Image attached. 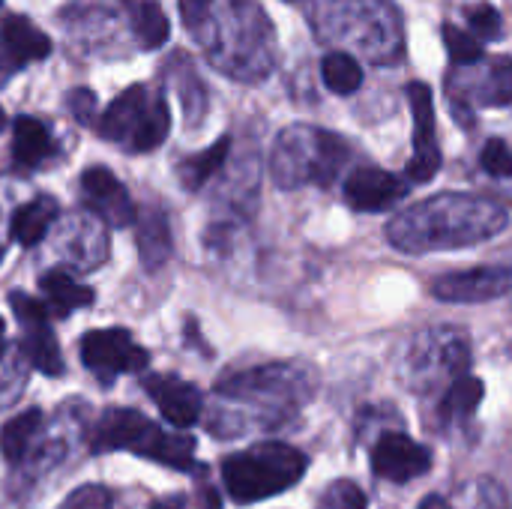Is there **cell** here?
Masks as SVG:
<instances>
[{"instance_id": "8fae6325", "label": "cell", "mask_w": 512, "mask_h": 509, "mask_svg": "<svg viewBox=\"0 0 512 509\" xmlns=\"http://www.w3.org/2000/svg\"><path fill=\"white\" fill-rule=\"evenodd\" d=\"M402 195H408V183L381 168H357L345 180V201L360 213L390 210Z\"/></svg>"}, {"instance_id": "3957f363", "label": "cell", "mask_w": 512, "mask_h": 509, "mask_svg": "<svg viewBox=\"0 0 512 509\" xmlns=\"http://www.w3.org/2000/svg\"><path fill=\"white\" fill-rule=\"evenodd\" d=\"M306 468L309 462L300 450L288 444H258L246 453L228 456L222 480L237 504H255L297 486Z\"/></svg>"}, {"instance_id": "5bb4252c", "label": "cell", "mask_w": 512, "mask_h": 509, "mask_svg": "<svg viewBox=\"0 0 512 509\" xmlns=\"http://www.w3.org/2000/svg\"><path fill=\"white\" fill-rule=\"evenodd\" d=\"M54 153L51 132L36 117H18L12 129V159L18 168H36Z\"/></svg>"}, {"instance_id": "d590c367", "label": "cell", "mask_w": 512, "mask_h": 509, "mask_svg": "<svg viewBox=\"0 0 512 509\" xmlns=\"http://www.w3.org/2000/svg\"><path fill=\"white\" fill-rule=\"evenodd\" d=\"M183 3H189V0H183ZM192 3H195L198 9H204V6H207V0H192Z\"/></svg>"}, {"instance_id": "603a6c76", "label": "cell", "mask_w": 512, "mask_h": 509, "mask_svg": "<svg viewBox=\"0 0 512 509\" xmlns=\"http://www.w3.org/2000/svg\"><path fill=\"white\" fill-rule=\"evenodd\" d=\"M480 105H510L512 102V57H495L474 87Z\"/></svg>"}, {"instance_id": "d6a6232c", "label": "cell", "mask_w": 512, "mask_h": 509, "mask_svg": "<svg viewBox=\"0 0 512 509\" xmlns=\"http://www.w3.org/2000/svg\"><path fill=\"white\" fill-rule=\"evenodd\" d=\"M420 509H450V507H447V501H444V498L432 495V498H426V501L420 504Z\"/></svg>"}, {"instance_id": "8d00e7d4", "label": "cell", "mask_w": 512, "mask_h": 509, "mask_svg": "<svg viewBox=\"0 0 512 509\" xmlns=\"http://www.w3.org/2000/svg\"><path fill=\"white\" fill-rule=\"evenodd\" d=\"M3 123H6V114H3V108H0V129H3Z\"/></svg>"}, {"instance_id": "d6986e66", "label": "cell", "mask_w": 512, "mask_h": 509, "mask_svg": "<svg viewBox=\"0 0 512 509\" xmlns=\"http://www.w3.org/2000/svg\"><path fill=\"white\" fill-rule=\"evenodd\" d=\"M42 426V411L39 408H30V411H21L18 417H12L3 429H0V453L9 465H18L33 441V435L39 432Z\"/></svg>"}, {"instance_id": "277c9868", "label": "cell", "mask_w": 512, "mask_h": 509, "mask_svg": "<svg viewBox=\"0 0 512 509\" xmlns=\"http://www.w3.org/2000/svg\"><path fill=\"white\" fill-rule=\"evenodd\" d=\"M348 159V144L321 129H288L279 138L276 156H273V174L279 186H303V183H321L327 186L339 168Z\"/></svg>"}, {"instance_id": "5b68a950", "label": "cell", "mask_w": 512, "mask_h": 509, "mask_svg": "<svg viewBox=\"0 0 512 509\" xmlns=\"http://www.w3.org/2000/svg\"><path fill=\"white\" fill-rule=\"evenodd\" d=\"M81 360L99 378L141 372L150 363V354L135 345L129 330H93L81 339Z\"/></svg>"}, {"instance_id": "f546056e", "label": "cell", "mask_w": 512, "mask_h": 509, "mask_svg": "<svg viewBox=\"0 0 512 509\" xmlns=\"http://www.w3.org/2000/svg\"><path fill=\"white\" fill-rule=\"evenodd\" d=\"M9 306H12V312L18 315L21 324H27V327H48L51 309H48L45 303H39V300H33V297L15 291V294H9Z\"/></svg>"}, {"instance_id": "e0dca14e", "label": "cell", "mask_w": 512, "mask_h": 509, "mask_svg": "<svg viewBox=\"0 0 512 509\" xmlns=\"http://www.w3.org/2000/svg\"><path fill=\"white\" fill-rule=\"evenodd\" d=\"M126 6H129V21H132V30L138 36L141 48H147V51L162 48L171 33L165 9L156 0H129Z\"/></svg>"}, {"instance_id": "d4e9b609", "label": "cell", "mask_w": 512, "mask_h": 509, "mask_svg": "<svg viewBox=\"0 0 512 509\" xmlns=\"http://www.w3.org/2000/svg\"><path fill=\"white\" fill-rule=\"evenodd\" d=\"M168 132H171V111H168L165 99H153L150 108H147V117H144V123H141V129H138V135H135V141H132L129 150H135V153L156 150L168 138Z\"/></svg>"}, {"instance_id": "f1b7e54d", "label": "cell", "mask_w": 512, "mask_h": 509, "mask_svg": "<svg viewBox=\"0 0 512 509\" xmlns=\"http://www.w3.org/2000/svg\"><path fill=\"white\" fill-rule=\"evenodd\" d=\"M321 509H366V495H363L354 483L339 480V483H333V486L324 492Z\"/></svg>"}, {"instance_id": "83f0119b", "label": "cell", "mask_w": 512, "mask_h": 509, "mask_svg": "<svg viewBox=\"0 0 512 509\" xmlns=\"http://www.w3.org/2000/svg\"><path fill=\"white\" fill-rule=\"evenodd\" d=\"M480 165H483V171L486 174H492V177H512V150L507 147V141H501V138H492L486 147H483V153H480Z\"/></svg>"}, {"instance_id": "7402d4cb", "label": "cell", "mask_w": 512, "mask_h": 509, "mask_svg": "<svg viewBox=\"0 0 512 509\" xmlns=\"http://www.w3.org/2000/svg\"><path fill=\"white\" fill-rule=\"evenodd\" d=\"M228 147H231V138H219V141L210 144L204 153H195V156L183 159L180 168H177L180 183H183L186 189H201V186L222 168V162H225V156H228Z\"/></svg>"}, {"instance_id": "7c38bea8", "label": "cell", "mask_w": 512, "mask_h": 509, "mask_svg": "<svg viewBox=\"0 0 512 509\" xmlns=\"http://www.w3.org/2000/svg\"><path fill=\"white\" fill-rule=\"evenodd\" d=\"M150 93L144 84H132L129 90H123L111 105L108 111L102 114L99 120V135L105 141H117V144H129L135 141L144 117H147V108H150Z\"/></svg>"}, {"instance_id": "1f68e13d", "label": "cell", "mask_w": 512, "mask_h": 509, "mask_svg": "<svg viewBox=\"0 0 512 509\" xmlns=\"http://www.w3.org/2000/svg\"><path fill=\"white\" fill-rule=\"evenodd\" d=\"M69 108L75 111V117L81 123H93V111H96V96L90 90H75L69 96Z\"/></svg>"}, {"instance_id": "6da1fadb", "label": "cell", "mask_w": 512, "mask_h": 509, "mask_svg": "<svg viewBox=\"0 0 512 509\" xmlns=\"http://www.w3.org/2000/svg\"><path fill=\"white\" fill-rule=\"evenodd\" d=\"M507 222V210L498 201L444 192L399 213L387 225V237L402 252L429 255L492 240L507 228Z\"/></svg>"}, {"instance_id": "74e56055", "label": "cell", "mask_w": 512, "mask_h": 509, "mask_svg": "<svg viewBox=\"0 0 512 509\" xmlns=\"http://www.w3.org/2000/svg\"><path fill=\"white\" fill-rule=\"evenodd\" d=\"M0 6H3V0H0Z\"/></svg>"}, {"instance_id": "9a60e30c", "label": "cell", "mask_w": 512, "mask_h": 509, "mask_svg": "<svg viewBox=\"0 0 512 509\" xmlns=\"http://www.w3.org/2000/svg\"><path fill=\"white\" fill-rule=\"evenodd\" d=\"M57 219V201L48 195H39L27 204H21L12 216V240L21 246H36L45 231L51 228V222Z\"/></svg>"}, {"instance_id": "44dd1931", "label": "cell", "mask_w": 512, "mask_h": 509, "mask_svg": "<svg viewBox=\"0 0 512 509\" xmlns=\"http://www.w3.org/2000/svg\"><path fill=\"white\" fill-rule=\"evenodd\" d=\"M138 243H141V261L147 270H159L168 255H171V231L162 213H147L138 228Z\"/></svg>"}, {"instance_id": "52a82bcc", "label": "cell", "mask_w": 512, "mask_h": 509, "mask_svg": "<svg viewBox=\"0 0 512 509\" xmlns=\"http://www.w3.org/2000/svg\"><path fill=\"white\" fill-rule=\"evenodd\" d=\"M435 297L444 303H489L512 294V267H477L450 273L435 282Z\"/></svg>"}, {"instance_id": "7a4b0ae2", "label": "cell", "mask_w": 512, "mask_h": 509, "mask_svg": "<svg viewBox=\"0 0 512 509\" xmlns=\"http://www.w3.org/2000/svg\"><path fill=\"white\" fill-rule=\"evenodd\" d=\"M90 450L93 453L129 450L135 456L153 459L174 471H192L195 465V438L165 435L153 420H147L132 408H108L96 423Z\"/></svg>"}, {"instance_id": "ba28073f", "label": "cell", "mask_w": 512, "mask_h": 509, "mask_svg": "<svg viewBox=\"0 0 512 509\" xmlns=\"http://www.w3.org/2000/svg\"><path fill=\"white\" fill-rule=\"evenodd\" d=\"M432 468V453L408 435H384L372 450V471L390 483H411Z\"/></svg>"}, {"instance_id": "484cf974", "label": "cell", "mask_w": 512, "mask_h": 509, "mask_svg": "<svg viewBox=\"0 0 512 509\" xmlns=\"http://www.w3.org/2000/svg\"><path fill=\"white\" fill-rule=\"evenodd\" d=\"M444 42H447V54L456 66H474L486 57L480 39H474V33H468L456 24H444Z\"/></svg>"}, {"instance_id": "4316f807", "label": "cell", "mask_w": 512, "mask_h": 509, "mask_svg": "<svg viewBox=\"0 0 512 509\" xmlns=\"http://www.w3.org/2000/svg\"><path fill=\"white\" fill-rule=\"evenodd\" d=\"M468 24L474 30V39H495L501 33V12L492 3H474L468 6Z\"/></svg>"}, {"instance_id": "8992f818", "label": "cell", "mask_w": 512, "mask_h": 509, "mask_svg": "<svg viewBox=\"0 0 512 509\" xmlns=\"http://www.w3.org/2000/svg\"><path fill=\"white\" fill-rule=\"evenodd\" d=\"M408 102L414 111V156L408 162V177L414 183H426L441 168V147L435 135V102L432 90L420 81L408 84Z\"/></svg>"}, {"instance_id": "cb8c5ba5", "label": "cell", "mask_w": 512, "mask_h": 509, "mask_svg": "<svg viewBox=\"0 0 512 509\" xmlns=\"http://www.w3.org/2000/svg\"><path fill=\"white\" fill-rule=\"evenodd\" d=\"M321 78H324V84H327L333 93L348 96V93H357V90H360V84H363V69H360V63H357L351 54L333 51V54H327L324 63H321Z\"/></svg>"}, {"instance_id": "e575fe53", "label": "cell", "mask_w": 512, "mask_h": 509, "mask_svg": "<svg viewBox=\"0 0 512 509\" xmlns=\"http://www.w3.org/2000/svg\"><path fill=\"white\" fill-rule=\"evenodd\" d=\"M3 333H6V327H3V321H0V354H3V345H6V342H3Z\"/></svg>"}, {"instance_id": "4fadbf2b", "label": "cell", "mask_w": 512, "mask_h": 509, "mask_svg": "<svg viewBox=\"0 0 512 509\" xmlns=\"http://www.w3.org/2000/svg\"><path fill=\"white\" fill-rule=\"evenodd\" d=\"M3 45L15 63H33L51 54V39L24 15H9L3 21Z\"/></svg>"}, {"instance_id": "ffe728a7", "label": "cell", "mask_w": 512, "mask_h": 509, "mask_svg": "<svg viewBox=\"0 0 512 509\" xmlns=\"http://www.w3.org/2000/svg\"><path fill=\"white\" fill-rule=\"evenodd\" d=\"M483 396H486L483 381L474 378V375H462V378H456V381L447 387L444 402H441V417H444L447 423L468 420V417L480 408Z\"/></svg>"}, {"instance_id": "4dcf8cb0", "label": "cell", "mask_w": 512, "mask_h": 509, "mask_svg": "<svg viewBox=\"0 0 512 509\" xmlns=\"http://www.w3.org/2000/svg\"><path fill=\"white\" fill-rule=\"evenodd\" d=\"M60 509H111V495L102 486H81L63 501Z\"/></svg>"}, {"instance_id": "30bf717a", "label": "cell", "mask_w": 512, "mask_h": 509, "mask_svg": "<svg viewBox=\"0 0 512 509\" xmlns=\"http://www.w3.org/2000/svg\"><path fill=\"white\" fill-rule=\"evenodd\" d=\"M144 390L174 429H192L198 423L201 393L195 390V384H189L177 375H150L144 381Z\"/></svg>"}, {"instance_id": "ac0fdd59", "label": "cell", "mask_w": 512, "mask_h": 509, "mask_svg": "<svg viewBox=\"0 0 512 509\" xmlns=\"http://www.w3.org/2000/svg\"><path fill=\"white\" fill-rule=\"evenodd\" d=\"M21 354L30 360V366L42 375H63V357H60V345L54 339V333L48 327H27L24 339H21Z\"/></svg>"}, {"instance_id": "836d02e7", "label": "cell", "mask_w": 512, "mask_h": 509, "mask_svg": "<svg viewBox=\"0 0 512 509\" xmlns=\"http://www.w3.org/2000/svg\"><path fill=\"white\" fill-rule=\"evenodd\" d=\"M153 509H183L177 501H159V504H153Z\"/></svg>"}, {"instance_id": "2e32d148", "label": "cell", "mask_w": 512, "mask_h": 509, "mask_svg": "<svg viewBox=\"0 0 512 509\" xmlns=\"http://www.w3.org/2000/svg\"><path fill=\"white\" fill-rule=\"evenodd\" d=\"M39 288H42V294H45V300H48V306H51V312H54L57 318H63V315H69V312H75V309H84V306H90V303L96 300L93 288L78 285V282H75L69 273H63V270L45 273V276L39 279Z\"/></svg>"}, {"instance_id": "9c48e42d", "label": "cell", "mask_w": 512, "mask_h": 509, "mask_svg": "<svg viewBox=\"0 0 512 509\" xmlns=\"http://www.w3.org/2000/svg\"><path fill=\"white\" fill-rule=\"evenodd\" d=\"M81 192L93 213H99L108 225L126 228L135 222V204L126 192V186L102 165H93L81 174Z\"/></svg>"}]
</instances>
